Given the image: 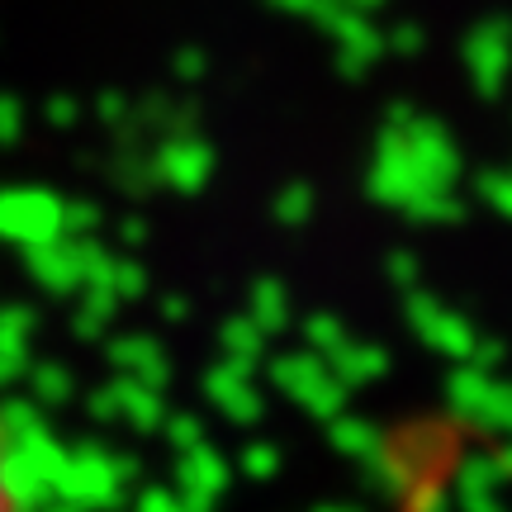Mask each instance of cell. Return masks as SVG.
<instances>
[{
  "label": "cell",
  "instance_id": "obj_1",
  "mask_svg": "<svg viewBox=\"0 0 512 512\" xmlns=\"http://www.w3.org/2000/svg\"><path fill=\"white\" fill-rule=\"evenodd\" d=\"M0 512H19L15 489H10V475H5V451H0Z\"/></svg>",
  "mask_w": 512,
  "mask_h": 512
}]
</instances>
